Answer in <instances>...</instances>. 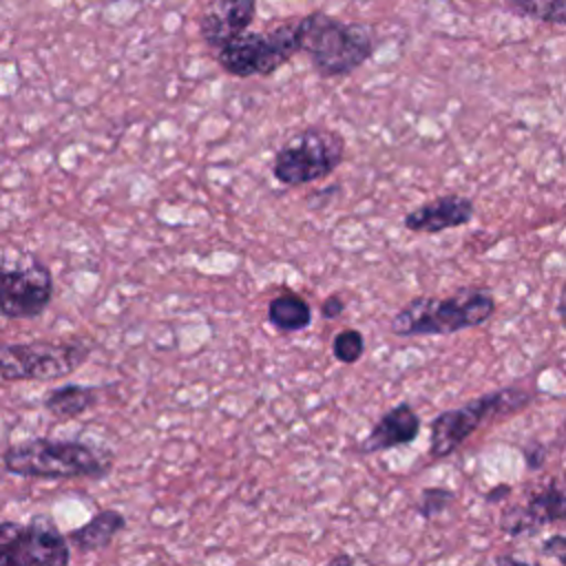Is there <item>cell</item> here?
Returning <instances> with one entry per match:
<instances>
[{"mask_svg":"<svg viewBox=\"0 0 566 566\" xmlns=\"http://www.w3.org/2000/svg\"><path fill=\"white\" fill-rule=\"evenodd\" d=\"M325 566H354V557L347 555V553H338Z\"/></svg>","mask_w":566,"mask_h":566,"instance_id":"obj_26","label":"cell"},{"mask_svg":"<svg viewBox=\"0 0 566 566\" xmlns=\"http://www.w3.org/2000/svg\"><path fill=\"white\" fill-rule=\"evenodd\" d=\"M0 566H35L31 524L0 522Z\"/></svg>","mask_w":566,"mask_h":566,"instance_id":"obj_17","label":"cell"},{"mask_svg":"<svg viewBox=\"0 0 566 566\" xmlns=\"http://www.w3.org/2000/svg\"><path fill=\"white\" fill-rule=\"evenodd\" d=\"M256 13V0H208L199 15V33L212 49L243 35Z\"/></svg>","mask_w":566,"mask_h":566,"instance_id":"obj_10","label":"cell"},{"mask_svg":"<svg viewBox=\"0 0 566 566\" xmlns=\"http://www.w3.org/2000/svg\"><path fill=\"white\" fill-rule=\"evenodd\" d=\"M301 53L298 18L283 20L263 33L245 31L217 51L219 66L234 77H268Z\"/></svg>","mask_w":566,"mask_h":566,"instance_id":"obj_5","label":"cell"},{"mask_svg":"<svg viewBox=\"0 0 566 566\" xmlns=\"http://www.w3.org/2000/svg\"><path fill=\"white\" fill-rule=\"evenodd\" d=\"M2 467L9 473L22 475V478L99 480L108 475L113 467V458L111 453L80 440L29 438V440L9 444L2 451Z\"/></svg>","mask_w":566,"mask_h":566,"instance_id":"obj_1","label":"cell"},{"mask_svg":"<svg viewBox=\"0 0 566 566\" xmlns=\"http://www.w3.org/2000/svg\"><path fill=\"white\" fill-rule=\"evenodd\" d=\"M566 522V475H553L535 486L524 502L506 506L500 515V531L513 537L535 535L546 524Z\"/></svg>","mask_w":566,"mask_h":566,"instance_id":"obj_9","label":"cell"},{"mask_svg":"<svg viewBox=\"0 0 566 566\" xmlns=\"http://www.w3.org/2000/svg\"><path fill=\"white\" fill-rule=\"evenodd\" d=\"M542 553L557 559L562 566H566V535H562V533L548 535L542 542Z\"/></svg>","mask_w":566,"mask_h":566,"instance_id":"obj_21","label":"cell"},{"mask_svg":"<svg viewBox=\"0 0 566 566\" xmlns=\"http://www.w3.org/2000/svg\"><path fill=\"white\" fill-rule=\"evenodd\" d=\"M520 13L553 27H566V0H511Z\"/></svg>","mask_w":566,"mask_h":566,"instance_id":"obj_18","label":"cell"},{"mask_svg":"<svg viewBox=\"0 0 566 566\" xmlns=\"http://www.w3.org/2000/svg\"><path fill=\"white\" fill-rule=\"evenodd\" d=\"M298 42L321 77L349 75L374 53V35L367 24L343 22L325 11L298 18Z\"/></svg>","mask_w":566,"mask_h":566,"instance_id":"obj_3","label":"cell"},{"mask_svg":"<svg viewBox=\"0 0 566 566\" xmlns=\"http://www.w3.org/2000/svg\"><path fill=\"white\" fill-rule=\"evenodd\" d=\"M91 356L82 340H29L0 345L2 380H57L73 374Z\"/></svg>","mask_w":566,"mask_h":566,"instance_id":"obj_7","label":"cell"},{"mask_svg":"<svg viewBox=\"0 0 566 566\" xmlns=\"http://www.w3.org/2000/svg\"><path fill=\"white\" fill-rule=\"evenodd\" d=\"M343 310H345V301H343V296L340 294H329L323 303H321V316L323 318H338L340 314H343Z\"/></svg>","mask_w":566,"mask_h":566,"instance_id":"obj_23","label":"cell"},{"mask_svg":"<svg viewBox=\"0 0 566 566\" xmlns=\"http://www.w3.org/2000/svg\"><path fill=\"white\" fill-rule=\"evenodd\" d=\"M533 400V391L522 387H502L478 396L460 407L440 411L429 427V458L442 460L458 451L484 422L502 420L522 411Z\"/></svg>","mask_w":566,"mask_h":566,"instance_id":"obj_4","label":"cell"},{"mask_svg":"<svg viewBox=\"0 0 566 566\" xmlns=\"http://www.w3.org/2000/svg\"><path fill=\"white\" fill-rule=\"evenodd\" d=\"M495 312V298L482 287H460L451 296H416L402 305L389 329L396 336H447L486 323Z\"/></svg>","mask_w":566,"mask_h":566,"instance_id":"obj_2","label":"cell"},{"mask_svg":"<svg viewBox=\"0 0 566 566\" xmlns=\"http://www.w3.org/2000/svg\"><path fill=\"white\" fill-rule=\"evenodd\" d=\"M420 433V416L409 402H398L385 411L371 427V431L360 440V453H378L396 447L411 444Z\"/></svg>","mask_w":566,"mask_h":566,"instance_id":"obj_12","label":"cell"},{"mask_svg":"<svg viewBox=\"0 0 566 566\" xmlns=\"http://www.w3.org/2000/svg\"><path fill=\"white\" fill-rule=\"evenodd\" d=\"M95 402H97V387L75 385V382L51 389L42 400L44 409L57 420H71L88 411Z\"/></svg>","mask_w":566,"mask_h":566,"instance_id":"obj_15","label":"cell"},{"mask_svg":"<svg viewBox=\"0 0 566 566\" xmlns=\"http://www.w3.org/2000/svg\"><path fill=\"white\" fill-rule=\"evenodd\" d=\"M495 566H539V564H531V562H522V559H513V557H500L495 562Z\"/></svg>","mask_w":566,"mask_h":566,"instance_id":"obj_27","label":"cell"},{"mask_svg":"<svg viewBox=\"0 0 566 566\" xmlns=\"http://www.w3.org/2000/svg\"><path fill=\"white\" fill-rule=\"evenodd\" d=\"M555 444H557V447H566V416H564L562 424L557 427V433H555Z\"/></svg>","mask_w":566,"mask_h":566,"instance_id":"obj_28","label":"cell"},{"mask_svg":"<svg viewBox=\"0 0 566 566\" xmlns=\"http://www.w3.org/2000/svg\"><path fill=\"white\" fill-rule=\"evenodd\" d=\"M345 159L340 133L310 126L285 139L272 161V175L283 186H305L332 175Z\"/></svg>","mask_w":566,"mask_h":566,"instance_id":"obj_6","label":"cell"},{"mask_svg":"<svg viewBox=\"0 0 566 566\" xmlns=\"http://www.w3.org/2000/svg\"><path fill=\"white\" fill-rule=\"evenodd\" d=\"M268 321L279 332H301L312 323V310L296 292H281L268 303Z\"/></svg>","mask_w":566,"mask_h":566,"instance_id":"obj_16","label":"cell"},{"mask_svg":"<svg viewBox=\"0 0 566 566\" xmlns=\"http://www.w3.org/2000/svg\"><path fill=\"white\" fill-rule=\"evenodd\" d=\"M522 453H524V462H526V467H528L531 471L542 469V464H544V460H546V447H544V444L531 442V444H526V447L522 449Z\"/></svg>","mask_w":566,"mask_h":566,"instance_id":"obj_22","label":"cell"},{"mask_svg":"<svg viewBox=\"0 0 566 566\" xmlns=\"http://www.w3.org/2000/svg\"><path fill=\"white\" fill-rule=\"evenodd\" d=\"M53 298L51 270L31 261L27 265L0 268V314L7 318H35Z\"/></svg>","mask_w":566,"mask_h":566,"instance_id":"obj_8","label":"cell"},{"mask_svg":"<svg viewBox=\"0 0 566 566\" xmlns=\"http://www.w3.org/2000/svg\"><path fill=\"white\" fill-rule=\"evenodd\" d=\"M31 548L35 566H69V539L55 528L49 517L35 515L31 522Z\"/></svg>","mask_w":566,"mask_h":566,"instance_id":"obj_14","label":"cell"},{"mask_svg":"<svg viewBox=\"0 0 566 566\" xmlns=\"http://www.w3.org/2000/svg\"><path fill=\"white\" fill-rule=\"evenodd\" d=\"M453 502H455V493L453 491L442 489V486H429V489H424L420 493V497L416 502V511L424 520H431V517L444 513Z\"/></svg>","mask_w":566,"mask_h":566,"instance_id":"obj_20","label":"cell"},{"mask_svg":"<svg viewBox=\"0 0 566 566\" xmlns=\"http://www.w3.org/2000/svg\"><path fill=\"white\" fill-rule=\"evenodd\" d=\"M365 352V338L358 329L354 327H345L340 329L334 340H332V354L338 363H345V365H354L356 360H360Z\"/></svg>","mask_w":566,"mask_h":566,"instance_id":"obj_19","label":"cell"},{"mask_svg":"<svg viewBox=\"0 0 566 566\" xmlns=\"http://www.w3.org/2000/svg\"><path fill=\"white\" fill-rule=\"evenodd\" d=\"M124 528H126L124 513H119L115 509H102L86 524L71 531L66 535V539L73 548H77L82 553H91V551L106 548L115 539V535Z\"/></svg>","mask_w":566,"mask_h":566,"instance_id":"obj_13","label":"cell"},{"mask_svg":"<svg viewBox=\"0 0 566 566\" xmlns=\"http://www.w3.org/2000/svg\"><path fill=\"white\" fill-rule=\"evenodd\" d=\"M557 316H559L562 327L566 329V283L562 285V292H559V301H557Z\"/></svg>","mask_w":566,"mask_h":566,"instance_id":"obj_25","label":"cell"},{"mask_svg":"<svg viewBox=\"0 0 566 566\" xmlns=\"http://www.w3.org/2000/svg\"><path fill=\"white\" fill-rule=\"evenodd\" d=\"M509 495H511V486L509 484H497V486H493V489H489L484 493V502L486 504H495V502H502Z\"/></svg>","mask_w":566,"mask_h":566,"instance_id":"obj_24","label":"cell"},{"mask_svg":"<svg viewBox=\"0 0 566 566\" xmlns=\"http://www.w3.org/2000/svg\"><path fill=\"white\" fill-rule=\"evenodd\" d=\"M473 214H475V206L469 197L442 195L407 212L402 223L411 232L438 234L442 230L467 226L473 219Z\"/></svg>","mask_w":566,"mask_h":566,"instance_id":"obj_11","label":"cell"}]
</instances>
